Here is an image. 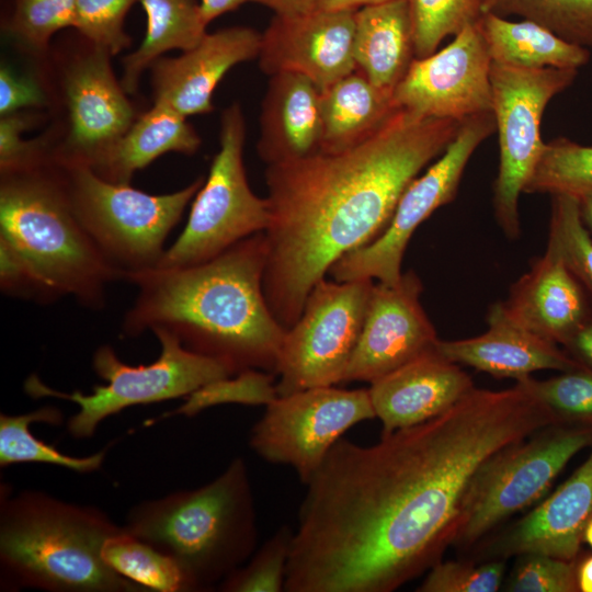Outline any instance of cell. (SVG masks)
Returning <instances> with one entry per match:
<instances>
[{
	"mask_svg": "<svg viewBox=\"0 0 592 592\" xmlns=\"http://www.w3.org/2000/svg\"><path fill=\"white\" fill-rule=\"evenodd\" d=\"M101 555L114 571L147 592L200 591L174 558L128 534L123 526L105 539Z\"/></svg>",
	"mask_w": 592,
	"mask_h": 592,
	"instance_id": "4dcf8cb0",
	"label": "cell"
},
{
	"mask_svg": "<svg viewBox=\"0 0 592 592\" xmlns=\"http://www.w3.org/2000/svg\"><path fill=\"white\" fill-rule=\"evenodd\" d=\"M0 235L59 297L72 296L84 307L101 309L106 286L123 280L78 219L54 159L1 172Z\"/></svg>",
	"mask_w": 592,
	"mask_h": 592,
	"instance_id": "8992f818",
	"label": "cell"
},
{
	"mask_svg": "<svg viewBox=\"0 0 592 592\" xmlns=\"http://www.w3.org/2000/svg\"><path fill=\"white\" fill-rule=\"evenodd\" d=\"M249 0H200L204 22L208 25L215 18L237 9Z\"/></svg>",
	"mask_w": 592,
	"mask_h": 592,
	"instance_id": "c3c4849f",
	"label": "cell"
},
{
	"mask_svg": "<svg viewBox=\"0 0 592 592\" xmlns=\"http://www.w3.org/2000/svg\"><path fill=\"white\" fill-rule=\"evenodd\" d=\"M577 69L491 62L492 113L500 160L493 186L496 220L510 239L521 234L519 198L540 157L539 127L548 102L572 84Z\"/></svg>",
	"mask_w": 592,
	"mask_h": 592,
	"instance_id": "8fae6325",
	"label": "cell"
},
{
	"mask_svg": "<svg viewBox=\"0 0 592 592\" xmlns=\"http://www.w3.org/2000/svg\"><path fill=\"white\" fill-rule=\"evenodd\" d=\"M44 94L37 82L29 76L15 73L2 65L0 69V113H15L21 107L38 106Z\"/></svg>",
	"mask_w": 592,
	"mask_h": 592,
	"instance_id": "f6af8a7d",
	"label": "cell"
},
{
	"mask_svg": "<svg viewBox=\"0 0 592 592\" xmlns=\"http://www.w3.org/2000/svg\"><path fill=\"white\" fill-rule=\"evenodd\" d=\"M29 126L27 119L21 114L2 115L0 119V170L13 171L31 167L44 159L38 150V144L22 138V133Z\"/></svg>",
	"mask_w": 592,
	"mask_h": 592,
	"instance_id": "ee69618b",
	"label": "cell"
},
{
	"mask_svg": "<svg viewBox=\"0 0 592 592\" xmlns=\"http://www.w3.org/2000/svg\"><path fill=\"white\" fill-rule=\"evenodd\" d=\"M397 0H317L316 8L320 10H358L364 7L382 4Z\"/></svg>",
	"mask_w": 592,
	"mask_h": 592,
	"instance_id": "681fc988",
	"label": "cell"
},
{
	"mask_svg": "<svg viewBox=\"0 0 592 592\" xmlns=\"http://www.w3.org/2000/svg\"><path fill=\"white\" fill-rule=\"evenodd\" d=\"M474 388L471 377L436 346L373 382L368 391L385 435L444 413Z\"/></svg>",
	"mask_w": 592,
	"mask_h": 592,
	"instance_id": "44dd1931",
	"label": "cell"
},
{
	"mask_svg": "<svg viewBox=\"0 0 592 592\" xmlns=\"http://www.w3.org/2000/svg\"><path fill=\"white\" fill-rule=\"evenodd\" d=\"M592 447V428L550 424L492 455L466 494L453 546L471 547L542 499L568 462Z\"/></svg>",
	"mask_w": 592,
	"mask_h": 592,
	"instance_id": "9c48e42d",
	"label": "cell"
},
{
	"mask_svg": "<svg viewBox=\"0 0 592 592\" xmlns=\"http://www.w3.org/2000/svg\"><path fill=\"white\" fill-rule=\"evenodd\" d=\"M101 48L78 59L65 80L70 115L68 147L54 159L91 166L132 126L134 110Z\"/></svg>",
	"mask_w": 592,
	"mask_h": 592,
	"instance_id": "ac0fdd59",
	"label": "cell"
},
{
	"mask_svg": "<svg viewBox=\"0 0 592 592\" xmlns=\"http://www.w3.org/2000/svg\"><path fill=\"white\" fill-rule=\"evenodd\" d=\"M266 260L265 232H259L198 264L125 273L123 280L137 287V295L124 316L123 334L164 329L235 374H275L286 330L264 295Z\"/></svg>",
	"mask_w": 592,
	"mask_h": 592,
	"instance_id": "3957f363",
	"label": "cell"
},
{
	"mask_svg": "<svg viewBox=\"0 0 592 592\" xmlns=\"http://www.w3.org/2000/svg\"><path fill=\"white\" fill-rule=\"evenodd\" d=\"M122 526L101 509L41 490L0 491V587L4 591L147 592L102 558Z\"/></svg>",
	"mask_w": 592,
	"mask_h": 592,
	"instance_id": "277c9868",
	"label": "cell"
},
{
	"mask_svg": "<svg viewBox=\"0 0 592 592\" xmlns=\"http://www.w3.org/2000/svg\"><path fill=\"white\" fill-rule=\"evenodd\" d=\"M505 571L502 559L474 561H439L417 589L420 592H496L500 589Z\"/></svg>",
	"mask_w": 592,
	"mask_h": 592,
	"instance_id": "60d3db41",
	"label": "cell"
},
{
	"mask_svg": "<svg viewBox=\"0 0 592 592\" xmlns=\"http://www.w3.org/2000/svg\"><path fill=\"white\" fill-rule=\"evenodd\" d=\"M261 34L234 26L206 33L193 48L175 58L160 57L151 65L155 102L183 116L213 110L212 94L227 71L258 57Z\"/></svg>",
	"mask_w": 592,
	"mask_h": 592,
	"instance_id": "d6986e66",
	"label": "cell"
},
{
	"mask_svg": "<svg viewBox=\"0 0 592 592\" xmlns=\"http://www.w3.org/2000/svg\"><path fill=\"white\" fill-rule=\"evenodd\" d=\"M356 10H320L275 14L261 34L260 69L267 76L296 72L320 91L354 71Z\"/></svg>",
	"mask_w": 592,
	"mask_h": 592,
	"instance_id": "e0dca14e",
	"label": "cell"
},
{
	"mask_svg": "<svg viewBox=\"0 0 592 592\" xmlns=\"http://www.w3.org/2000/svg\"><path fill=\"white\" fill-rule=\"evenodd\" d=\"M562 349L582 366L592 371V315L572 334Z\"/></svg>",
	"mask_w": 592,
	"mask_h": 592,
	"instance_id": "bcb514c9",
	"label": "cell"
},
{
	"mask_svg": "<svg viewBox=\"0 0 592 592\" xmlns=\"http://www.w3.org/2000/svg\"><path fill=\"white\" fill-rule=\"evenodd\" d=\"M147 15V31L137 50L123 59L121 84L134 93L145 69L171 49L186 52L204 37V22L196 0H138Z\"/></svg>",
	"mask_w": 592,
	"mask_h": 592,
	"instance_id": "f1b7e54d",
	"label": "cell"
},
{
	"mask_svg": "<svg viewBox=\"0 0 592 592\" xmlns=\"http://www.w3.org/2000/svg\"><path fill=\"white\" fill-rule=\"evenodd\" d=\"M415 58L433 53L449 35L481 16V0H409Z\"/></svg>",
	"mask_w": 592,
	"mask_h": 592,
	"instance_id": "e575fe53",
	"label": "cell"
},
{
	"mask_svg": "<svg viewBox=\"0 0 592 592\" xmlns=\"http://www.w3.org/2000/svg\"><path fill=\"white\" fill-rule=\"evenodd\" d=\"M422 291L413 271L392 284H373L343 383L372 384L436 348L440 339L422 307Z\"/></svg>",
	"mask_w": 592,
	"mask_h": 592,
	"instance_id": "2e32d148",
	"label": "cell"
},
{
	"mask_svg": "<svg viewBox=\"0 0 592 592\" xmlns=\"http://www.w3.org/2000/svg\"><path fill=\"white\" fill-rule=\"evenodd\" d=\"M482 12L519 15L565 41L592 47V0H481Z\"/></svg>",
	"mask_w": 592,
	"mask_h": 592,
	"instance_id": "d6a6232c",
	"label": "cell"
},
{
	"mask_svg": "<svg viewBox=\"0 0 592 592\" xmlns=\"http://www.w3.org/2000/svg\"><path fill=\"white\" fill-rule=\"evenodd\" d=\"M353 57L374 86L394 92L415 58L409 0L356 10Z\"/></svg>",
	"mask_w": 592,
	"mask_h": 592,
	"instance_id": "d4e9b609",
	"label": "cell"
},
{
	"mask_svg": "<svg viewBox=\"0 0 592 592\" xmlns=\"http://www.w3.org/2000/svg\"><path fill=\"white\" fill-rule=\"evenodd\" d=\"M270 8L275 14L297 15L315 10L317 0H249Z\"/></svg>",
	"mask_w": 592,
	"mask_h": 592,
	"instance_id": "7dc6e473",
	"label": "cell"
},
{
	"mask_svg": "<svg viewBox=\"0 0 592 592\" xmlns=\"http://www.w3.org/2000/svg\"><path fill=\"white\" fill-rule=\"evenodd\" d=\"M583 543L588 544L592 549V516L589 519L582 536Z\"/></svg>",
	"mask_w": 592,
	"mask_h": 592,
	"instance_id": "f5cc1de1",
	"label": "cell"
},
{
	"mask_svg": "<svg viewBox=\"0 0 592 592\" xmlns=\"http://www.w3.org/2000/svg\"><path fill=\"white\" fill-rule=\"evenodd\" d=\"M496 129L492 112L464 119L445 151L403 191L385 230L334 262L328 272L331 277L338 282L375 278L396 283L402 275L403 254L414 230L455 198L471 155Z\"/></svg>",
	"mask_w": 592,
	"mask_h": 592,
	"instance_id": "4fadbf2b",
	"label": "cell"
},
{
	"mask_svg": "<svg viewBox=\"0 0 592 592\" xmlns=\"http://www.w3.org/2000/svg\"><path fill=\"white\" fill-rule=\"evenodd\" d=\"M374 418L368 388L312 387L269 403L249 445L264 460L292 467L307 485L342 435Z\"/></svg>",
	"mask_w": 592,
	"mask_h": 592,
	"instance_id": "5bb4252c",
	"label": "cell"
},
{
	"mask_svg": "<svg viewBox=\"0 0 592 592\" xmlns=\"http://www.w3.org/2000/svg\"><path fill=\"white\" fill-rule=\"evenodd\" d=\"M57 163L78 219L123 277L159 264L170 231L204 184L198 178L177 192L152 195L104 180L88 164Z\"/></svg>",
	"mask_w": 592,
	"mask_h": 592,
	"instance_id": "52a82bcc",
	"label": "cell"
},
{
	"mask_svg": "<svg viewBox=\"0 0 592 592\" xmlns=\"http://www.w3.org/2000/svg\"><path fill=\"white\" fill-rule=\"evenodd\" d=\"M200 146L201 138L185 116L164 103L155 102L89 167L104 180L129 183L136 171L158 157L170 151L193 155Z\"/></svg>",
	"mask_w": 592,
	"mask_h": 592,
	"instance_id": "484cf974",
	"label": "cell"
},
{
	"mask_svg": "<svg viewBox=\"0 0 592 592\" xmlns=\"http://www.w3.org/2000/svg\"><path fill=\"white\" fill-rule=\"evenodd\" d=\"M493 61L523 68L579 69L590 59L588 48L569 43L547 27L524 19L512 22L483 12L477 21Z\"/></svg>",
	"mask_w": 592,
	"mask_h": 592,
	"instance_id": "83f0119b",
	"label": "cell"
},
{
	"mask_svg": "<svg viewBox=\"0 0 592 592\" xmlns=\"http://www.w3.org/2000/svg\"><path fill=\"white\" fill-rule=\"evenodd\" d=\"M548 242L592 298V237L571 194L551 195Z\"/></svg>",
	"mask_w": 592,
	"mask_h": 592,
	"instance_id": "d590c367",
	"label": "cell"
},
{
	"mask_svg": "<svg viewBox=\"0 0 592 592\" xmlns=\"http://www.w3.org/2000/svg\"><path fill=\"white\" fill-rule=\"evenodd\" d=\"M398 109L392 93L374 86L358 70L321 91L322 152H338L367 139Z\"/></svg>",
	"mask_w": 592,
	"mask_h": 592,
	"instance_id": "4316f807",
	"label": "cell"
},
{
	"mask_svg": "<svg viewBox=\"0 0 592 592\" xmlns=\"http://www.w3.org/2000/svg\"><path fill=\"white\" fill-rule=\"evenodd\" d=\"M277 397L275 374L246 369L203 386L185 397V402L174 412L192 417L207 408L226 403L267 406Z\"/></svg>",
	"mask_w": 592,
	"mask_h": 592,
	"instance_id": "74e56055",
	"label": "cell"
},
{
	"mask_svg": "<svg viewBox=\"0 0 592 592\" xmlns=\"http://www.w3.org/2000/svg\"><path fill=\"white\" fill-rule=\"evenodd\" d=\"M0 287L5 295L42 304L59 297L31 261L1 235Z\"/></svg>",
	"mask_w": 592,
	"mask_h": 592,
	"instance_id": "7bdbcfd3",
	"label": "cell"
},
{
	"mask_svg": "<svg viewBox=\"0 0 592 592\" xmlns=\"http://www.w3.org/2000/svg\"><path fill=\"white\" fill-rule=\"evenodd\" d=\"M503 303L522 326L561 346L592 315V298L549 243Z\"/></svg>",
	"mask_w": 592,
	"mask_h": 592,
	"instance_id": "603a6c76",
	"label": "cell"
},
{
	"mask_svg": "<svg viewBox=\"0 0 592 592\" xmlns=\"http://www.w3.org/2000/svg\"><path fill=\"white\" fill-rule=\"evenodd\" d=\"M592 191V146L567 138L544 144L524 193L579 195Z\"/></svg>",
	"mask_w": 592,
	"mask_h": 592,
	"instance_id": "1f68e13d",
	"label": "cell"
},
{
	"mask_svg": "<svg viewBox=\"0 0 592 592\" xmlns=\"http://www.w3.org/2000/svg\"><path fill=\"white\" fill-rule=\"evenodd\" d=\"M577 583L579 592H592V554L578 558Z\"/></svg>",
	"mask_w": 592,
	"mask_h": 592,
	"instance_id": "f907efd6",
	"label": "cell"
},
{
	"mask_svg": "<svg viewBox=\"0 0 592 592\" xmlns=\"http://www.w3.org/2000/svg\"><path fill=\"white\" fill-rule=\"evenodd\" d=\"M581 219L592 237V191L576 195Z\"/></svg>",
	"mask_w": 592,
	"mask_h": 592,
	"instance_id": "816d5d0a",
	"label": "cell"
},
{
	"mask_svg": "<svg viewBox=\"0 0 592 592\" xmlns=\"http://www.w3.org/2000/svg\"><path fill=\"white\" fill-rule=\"evenodd\" d=\"M294 530L280 526L250 559L217 587L223 592H281L285 590Z\"/></svg>",
	"mask_w": 592,
	"mask_h": 592,
	"instance_id": "8d00e7d4",
	"label": "cell"
},
{
	"mask_svg": "<svg viewBox=\"0 0 592 592\" xmlns=\"http://www.w3.org/2000/svg\"><path fill=\"white\" fill-rule=\"evenodd\" d=\"M76 0H13L8 32L24 46L43 50L50 37L73 27Z\"/></svg>",
	"mask_w": 592,
	"mask_h": 592,
	"instance_id": "f35d334b",
	"label": "cell"
},
{
	"mask_svg": "<svg viewBox=\"0 0 592 592\" xmlns=\"http://www.w3.org/2000/svg\"><path fill=\"white\" fill-rule=\"evenodd\" d=\"M138 0H76L75 29L93 47L116 55L130 44L124 32V20L130 7Z\"/></svg>",
	"mask_w": 592,
	"mask_h": 592,
	"instance_id": "ab89813d",
	"label": "cell"
},
{
	"mask_svg": "<svg viewBox=\"0 0 592 592\" xmlns=\"http://www.w3.org/2000/svg\"><path fill=\"white\" fill-rule=\"evenodd\" d=\"M487 325V330L477 337L439 340L437 350L459 365L516 382L537 371L568 372L584 367L557 343L539 337L516 321L503 301L490 306Z\"/></svg>",
	"mask_w": 592,
	"mask_h": 592,
	"instance_id": "7402d4cb",
	"label": "cell"
},
{
	"mask_svg": "<svg viewBox=\"0 0 592 592\" xmlns=\"http://www.w3.org/2000/svg\"><path fill=\"white\" fill-rule=\"evenodd\" d=\"M591 516L592 452L548 498L489 542L485 554L487 558L502 560L524 554L577 560Z\"/></svg>",
	"mask_w": 592,
	"mask_h": 592,
	"instance_id": "ffe728a7",
	"label": "cell"
},
{
	"mask_svg": "<svg viewBox=\"0 0 592 592\" xmlns=\"http://www.w3.org/2000/svg\"><path fill=\"white\" fill-rule=\"evenodd\" d=\"M460 123L398 109L356 146L267 167L263 289L285 330L332 264L385 230L403 191L445 151Z\"/></svg>",
	"mask_w": 592,
	"mask_h": 592,
	"instance_id": "7a4b0ae2",
	"label": "cell"
},
{
	"mask_svg": "<svg viewBox=\"0 0 592 592\" xmlns=\"http://www.w3.org/2000/svg\"><path fill=\"white\" fill-rule=\"evenodd\" d=\"M322 134L320 89L296 72L271 76L261 104L260 158L270 166L315 155Z\"/></svg>",
	"mask_w": 592,
	"mask_h": 592,
	"instance_id": "cb8c5ba5",
	"label": "cell"
},
{
	"mask_svg": "<svg viewBox=\"0 0 592 592\" xmlns=\"http://www.w3.org/2000/svg\"><path fill=\"white\" fill-rule=\"evenodd\" d=\"M551 413L557 424L592 428V371L582 367L548 379L516 382Z\"/></svg>",
	"mask_w": 592,
	"mask_h": 592,
	"instance_id": "836d02e7",
	"label": "cell"
},
{
	"mask_svg": "<svg viewBox=\"0 0 592 592\" xmlns=\"http://www.w3.org/2000/svg\"><path fill=\"white\" fill-rule=\"evenodd\" d=\"M373 284L325 277L316 283L300 317L284 334L275 368L278 396L343 383Z\"/></svg>",
	"mask_w": 592,
	"mask_h": 592,
	"instance_id": "7c38bea8",
	"label": "cell"
},
{
	"mask_svg": "<svg viewBox=\"0 0 592 592\" xmlns=\"http://www.w3.org/2000/svg\"><path fill=\"white\" fill-rule=\"evenodd\" d=\"M491 56L477 22L446 47L414 58L392 92L397 109L419 117L458 122L492 112Z\"/></svg>",
	"mask_w": 592,
	"mask_h": 592,
	"instance_id": "9a60e30c",
	"label": "cell"
},
{
	"mask_svg": "<svg viewBox=\"0 0 592 592\" xmlns=\"http://www.w3.org/2000/svg\"><path fill=\"white\" fill-rule=\"evenodd\" d=\"M122 526L174 558L200 591L217 588L257 549L255 503L244 458L235 457L202 487L135 504Z\"/></svg>",
	"mask_w": 592,
	"mask_h": 592,
	"instance_id": "5b68a950",
	"label": "cell"
},
{
	"mask_svg": "<svg viewBox=\"0 0 592 592\" xmlns=\"http://www.w3.org/2000/svg\"><path fill=\"white\" fill-rule=\"evenodd\" d=\"M152 333L160 343V354L150 364L129 365L111 345L98 348L92 368L106 384L95 385L90 394L56 390L35 374L24 382V391L33 398L75 402L79 410L68 419L67 430L73 439L87 440L101 422L125 408L185 398L209 383L236 375L225 362L189 350L171 332L155 329Z\"/></svg>",
	"mask_w": 592,
	"mask_h": 592,
	"instance_id": "ba28073f",
	"label": "cell"
},
{
	"mask_svg": "<svg viewBox=\"0 0 592 592\" xmlns=\"http://www.w3.org/2000/svg\"><path fill=\"white\" fill-rule=\"evenodd\" d=\"M577 560L569 561L543 554L520 555L505 591L579 592Z\"/></svg>",
	"mask_w": 592,
	"mask_h": 592,
	"instance_id": "b9f144b4",
	"label": "cell"
},
{
	"mask_svg": "<svg viewBox=\"0 0 592 592\" xmlns=\"http://www.w3.org/2000/svg\"><path fill=\"white\" fill-rule=\"evenodd\" d=\"M62 421L61 410L54 406H44L21 414L0 413V467L37 463L64 467L79 474L99 470L105 460L107 447L89 456H70L44 443L31 431L33 423L60 425Z\"/></svg>",
	"mask_w": 592,
	"mask_h": 592,
	"instance_id": "f546056e",
	"label": "cell"
},
{
	"mask_svg": "<svg viewBox=\"0 0 592 592\" xmlns=\"http://www.w3.org/2000/svg\"><path fill=\"white\" fill-rule=\"evenodd\" d=\"M246 124L238 103L221 114L220 149L196 193L187 223L157 266H189L208 261L270 224L267 198L250 189L243 164Z\"/></svg>",
	"mask_w": 592,
	"mask_h": 592,
	"instance_id": "30bf717a",
	"label": "cell"
},
{
	"mask_svg": "<svg viewBox=\"0 0 592 592\" xmlns=\"http://www.w3.org/2000/svg\"><path fill=\"white\" fill-rule=\"evenodd\" d=\"M556 424L517 383L363 446L340 439L305 485L286 592H391L454 544L466 494L498 451Z\"/></svg>",
	"mask_w": 592,
	"mask_h": 592,
	"instance_id": "6da1fadb",
	"label": "cell"
}]
</instances>
